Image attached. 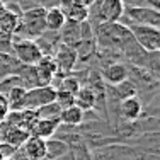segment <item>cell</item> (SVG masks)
I'll return each instance as SVG.
<instances>
[{
    "label": "cell",
    "mask_w": 160,
    "mask_h": 160,
    "mask_svg": "<svg viewBox=\"0 0 160 160\" xmlns=\"http://www.w3.org/2000/svg\"><path fill=\"white\" fill-rule=\"evenodd\" d=\"M123 26H126L129 29L133 39L136 41V44L143 51H147V53L160 51V29L138 26V24H133V22H128V24H123Z\"/></svg>",
    "instance_id": "cell-3"
},
{
    "label": "cell",
    "mask_w": 160,
    "mask_h": 160,
    "mask_svg": "<svg viewBox=\"0 0 160 160\" xmlns=\"http://www.w3.org/2000/svg\"><path fill=\"white\" fill-rule=\"evenodd\" d=\"M124 16L123 0H96L89 5V19L87 21L96 28L99 24H114L119 22Z\"/></svg>",
    "instance_id": "cell-2"
},
{
    "label": "cell",
    "mask_w": 160,
    "mask_h": 160,
    "mask_svg": "<svg viewBox=\"0 0 160 160\" xmlns=\"http://www.w3.org/2000/svg\"><path fill=\"white\" fill-rule=\"evenodd\" d=\"M55 160H73V155L68 152V153H65V155H62V157H58V158H55Z\"/></svg>",
    "instance_id": "cell-33"
},
{
    "label": "cell",
    "mask_w": 160,
    "mask_h": 160,
    "mask_svg": "<svg viewBox=\"0 0 160 160\" xmlns=\"http://www.w3.org/2000/svg\"><path fill=\"white\" fill-rule=\"evenodd\" d=\"M58 121H60V124H65V126H78L83 121V111H80L77 106L62 109Z\"/></svg>",
    "instance_id": "cell-20"
},
{
    "label": "cell",
    "mask_w": 160,
    "mask_h": 160,
    "mask_svg": "<svg viewBox=\"0 0 160 160\" xmlns=\"http://www.w3.org/2000/svg\"><path fill=\"white\" fill-rule=\"evenodd\" d=\"M58 128H60V121L56 119H38L31 128L29 135L41 140H49L58 133Z\"/></svg>",
    "instance_id": "cell-12"
},
{
    "label": "cell",
    "mask_w": 160,
    "mask_h": 160,
    "mask_svg": "<svg viewBox=\"0 0 160 160\" xmlns=\"http://www.w3.org/2000/svg\"><path fill=\"white\" fill-rule=\"evenodd\" d=\"M56 99V89L53 85H46V87H36L32 90H28L26 96V109H36L43 108L46 104H51Z\"/></svg>",
    "instance_id": "cell-6"
},
{
    "label": "cell",
    "mask_w": 160,
    "mask_h": 160,
    "mask_svg": "<svg viewBox=\"0 0 160 160\" xmlns=\"http://www.w3.org/2000/svg\"><path fill=\"white\" fill-rule=\"evenodd\" d=\"M3 160H16V158H3Z\"/></svg>",
    "instance_id": "cell-39"
},
{
    "label": "cell",
    "mask_w": 160,
    "mask_h": 160,
    "mask_svg": "<svg viewBox=\"0 0 160 160\" xmlns=\"http://www.w3.org/2000/svg\"><path fill=\"white\" fill-rule=\"evenodd\" d=\"M3 12H5V5H3V3H0V16H2Z\"/></svg>",
    "instance_id": "cell-37"
},
{
    "label": "cell",
    "mask_w": 160,
    "mask_h": 160,
    "mask_svg": "<svg viewBox=\"0 0 160 160\" xmlns=\"http://www.w3.org/2000/svg\"><path fill=\"white\" fill-rule=\"evenodd\" d=\"M96 39L94 41H80V43L75 46V53H77V58L80 60H87L90 58V56H94V53H96Z\"/></svg>",
    "instance_id": "cell-26"
},
{
    "label": "cell",
    "mask_w": 160,
    "mask_h": 160,
    "mask_svg": "<svg viewBox=\"0 0 160 160\" xmlns=\"http://www.w3.org/2000/svg\"><path fill=\"white\" fill-rule=\"evenodd\" d=\"M12 53H14V58L19 63L28 65V67H34V65L43 58V53L39 51V48H38L34 39L12 41Z\"/></svg>",
    "instance_id": "cell-4"
},
{
    "label": "cell",
    "mask_w": 160,
    "mask_h": 160,
    "mask_svg": "<svg viewBox=\"0 0 160 160\" xmlns=\"http://www.w3.org/2000/svg\"><path fill=\"white\" fill-rule=\"evenodd\" d=\"M41 160H48V158H41Z\"/></svg>",
    "instance_id": "cell-41"
},
{
    "label": "cell",
    "mask_w": 160,
    "mask_h": 160,
    "mask_svg": "<svg viewBox=\"0 0 160 160\" xmlns=\"http://www.w3.org/2000/svg\"><path fill=\"white\" fill-rule=\"evenodd\" d=\"M9 112H10V109H9V102H7V97L0 94V123H3V121L7 119Z\"/></svg>",
    "instance_id": "cell-30"
},
{
    "label": "cell",
    "mask_w": 160,
    "mask_h": 160,
    "mask_svg": "<svg viewBox=\"0 0 160 160\" xmlns=\"http://www.w3.org/2000/svg\"><path fill=\"white\" fill-rule=\"evenodd\" d=\"M0 160H3V158H2V155H0Z\"/></svg>",
    "instance_id": "cell-40"
},
{
    "label": "cell",
    "mask_w": 160,
    "mask_h": 160,
    "mask_svg": "<svg viewBox=\"0 0 160 160\" xmlns=\"http://www.w3.org/2000/svg\"><path fill=\"white\" fill-rule=\"evenodd\" d=\"M14 0H0V3H3V5H9V3H12Z\"/></svg>",
    "instance_id": "cell-36"
},
{
    "label": "cell",
    "mask_w": 160,
    "mask_h": 160,
    "mask_svg": "<svg viewBox=\"0 0 160 160\" xmlns=\"http://www.w3.org/2000/svg\"><path fill=\"white\" fill-rule=\"evenodd\" d=\"M16 75L21 80V87L26 90H32L38 85V75H36V68L34 67H28V65H21L19 70L16 72Z\"/></svg>",
    "instance_id": "cell-18"
},
{
    "label": "cell",
    "mask_w": 160,
    "mask_h": 160,
    "mask_svg": "<svg viewBox=\"0 0 160 160\" xmlns=\"http://www.w3.org/2000/svg\"><path fill=\"white\" fill-rule=\"evenodd\" d=\"M0 143H2V131H0Z\"/></svg>",
    "instance_id": "cell-38"
},
{
    "label": "cell",
    "mask_w": 160,
    "mask_h": 160,
    "mask_svg": "<svg viewBox=\"0 0 160 160\" xmlns=\"http://www.w3.org/2000/svg\"><path fill=\"white\" fill-rule=\"evenodd\" d=\"M0 131H2V142L9 143L10 147L17 148V150L26 143V140L31 136L26 129L10 126V124H7V123H0Z\"/></svg>",
    "instance_id": "cell-10"
},
{
    "label": "cell",
    "mask_w": 160,
    "mask_h": 160,
    "mask_svg": "<svg viewBox=\"0 0 160 160\" xmlns=\"http://www.w3.org/2000/svg\"><path fill=\"white\" fill-rule=\"evenodd\" d=\"M17 26H19V16H16V14L5 10V12L0 16V31L3 34L12 38V34L16 32Z\"/></svg>",
    "instance_id": "cell-23"
},
{
    "label": "cell",
    "mask_w": 160,
    "mask_h": 160,
    "mask_svg": "<svg viewBox=\"0 0 160 160\" xmlns=\"http://www.w3.org/2000/svg\"><path fill=\"white\" fill-rule=\"evenodd\" d=\"M142 111H143V104L138 97H129V99H124V101L119 102V116L123 118L126 123H135L140 116H142Z\"/></svg>",
    "instance_id": "cell-11"
},
{
    "label": "cell",
    "mask_w": 160,
    "mask_h": 160,
    "mask_svg": "<svg viewBox=\"0 0 160 160\" xmlns=\"http://www.w3.org/2000/svg\"><path fill=\"white\" fill-rule=\"evenodd\" d=\"M26 96H28V90L22 89V87L10 89L5 96L10 111H22V109H26Z\"/></svg>",
    "instance_id": "cell-19"
},
{
    "label": "cell",
    "mask_w": 160,
    "mask_h": 160,
    "mask_svg": "<svg viewBox=\"0 0 160 160\" xmlns=\"http://www.w3.org/2000/svg\"><path fill=\"white\" fill-rule=\"evenodd\" d=\"M123 17H128L133 24L160 29V12L155 9H150V7H145V5L124 7V16Z\"/></svg>",
    "instance_id": "cell-5"
},
{
    "label": "cell",
    "mask_w": 160,
    "mask_h": 160,
    "mask_svg": "<svg viewBox=\"0 0 160 160\" xmlns=\"http://www.w3.org/2000/svg\"><path fill=\"white\" fill-rule=\"evenodd\" d=\"M102 77H104V80L109 83V85H118V83L128 80L129 70L124 67L123 63L114 62V63H109L108 67H104V70H102Z\"/></svg>",
    "instance_id": "cell-14"
},
{
    "label": "cell",
    "mask_w": 160,
    "mask_h": 160,
    "mask_svg": "<svg viewBox=\"0 0 160 160\" xmlns=\"http://www.w3.org/2000/svg\"><path fill=\"white\" fill-rule=\"evenodd\" d=\"M19 152L22 153V157H26L28 160H41L44 158V140L36 138V136H29L26 140V143L19 148Z\"/></svg>",
    "instance_id": "cell-13"
},
{
    "label": "cell",
    "mask_w": 160,
    "mask_h": 160,
    "mask_svg": "<svg viewBox=\"0 0 160 160\" xmlns=\"http://www.w3.org/2000/svg\"><path fill=\"white\" fill-rule=\"evenodd\" d=\"M55 102L60 106V109L72 108V106H75V96H72V94H68V92H63V90H56Z\"/></svg>",
    "instance_id": "cell-27"
},
{
    "label": "cell",
    "mask_w": 160,
    "mask_h": 160,
    "mask_svg": "<svg viewBox=\"0 0 160 160\" xmlns=\"http://www.w3.org/2000/svg\"><path fill=\"white\" fill-rule=\"evenodd\" d=\"M60 112H62V109H60V106L56 102H51V104H46L43 108L36 109L38 119H56L58 121Z\"/></svg>",
    "instance_id": "cell-25"
},
{
    "label": "cell",
    "mask_w": 160,
    "mask_h": 160,
    "mask_svg": "<svg viewBox=\"0 0 160 160\" xmlns=\"http://www.w3.org/2000/svg\"><path fill=\"white\" fill-rule=\"evenodd\" d=\"M14 158H16V160H28L26 157H22V153L19 150H17V153H16V157H14Z\"/></svg>",
    "instance_id": "cell-34"
},
{
    "label": "cell",
    "mask_w": 160,
    "mask_h": 160,
    "mask_svg": "<svg viewBox=\"0 0 160 160\" xmlns=\"http://www.w3.org/2000/svg\"><path fill=\"white\" fill-rule=\"evenodd\" d=\"M16 2V5L19 7V10H21V14L24 12H29V10L32 9H38V0H14Z\"/></svg>",
    "instance_id": "cell-28"
},
{
    "label": "cell",
    "mask_w": 160,
    "mask_h": 160,
    "mask_svg": "<svg viewBox=\"0 0 160 160\" xmlns=\"http://www.w3.org/2000/svg\"><path fill=\"white\" fill-rule=\"evenodd\" d=\"M60 41L65 46H70L75 49V46L80 43V22L67 19L63 28L60 29Z\"/></svg>",
    "instance_id": "cell-15"
},
{
    "label": "cell",
    "mask_w": 160,
    "mask_h": 160,
    "mask_svg": "<svg viewBox=\"0 0 160 160\" xmlns=\"http://www.w3.org/2000/svg\"><path fill=\"white\" fill-rule=\"evenodd\" d=\"M65 21H67V17H65V14L62 12L60 7L46 10V31L60 32V29L63 28Z\"/></svg>",
    "instance_id": "cell-21"
},
{
    "label": "cell",
    "mask_w": 160,
    "mask_h": 160,
    "mask_svg": "<svg viewBox=\"0 0 160 160\" xmlns=\"http://www.w3.org/2000/svg\"><path fill=\"white\" fill-rule=\"evenodd\" d=\"M60 9L68 21L83 22L89 19V7L80 0H60Z\"/></svg>",
    "instance_id": "cell-9"
},
{
    "label": "cell",
    "mask_w": 160,
    "mask_h": 160,
    "mask_svg": "<svg viewBox=\"0 0 160 160\" xmlns=\"http://www.w3.org/2000/svg\"><path fill=\"white\" fill-rule=\"evenodd\" d=\"M80 87H82V83L78 82L77 77H72V75L63 77V75H60V85L56 87V90H63V92H68L72 96H75Z\"/></svg>",
    "instance_id": "cell-24"
},
{
    "label": "cell",
    "mask_w": 160,
    "mask_h": 160,
    "mask_svg": "<svg viewBox=\"0 0 160 160\" xmlns=\"http://www.w3.org/2000/svg\"><path fill=\"white\" fill-rule=\"evenodd\" d=\"M97 104V96L90 87H80L78 92L75 94V106L80 111H90L94 109V106Z\"/></svg>",
    "instance_id": "cell-16"
},
{
    "label": "cell",
    "mask_w": 160,
    "mask_h": 160,
    "mask_svg": "<svg viewBox=\"0 0 160 160\" xmlns=\"http://www.w3.org/2000/svg\"><path fill=\"white\" fill-rule=\"evenodd\" d=\"M94 38H96V44H99L101 48H106L108 51H116V53H123L135 41L129 29L121 22L96 26L94 28Z\"/></svg>",
    "instance_id": "cell-1"
},
{
    "label": "cell",
    "mask_w": 160,
    "mask_h": 160,
    "mask_svg": "<svg viewBox=\"0 0 160 160\" xmlns=\"http://www.w3.org/2000/svg\"><path fill=\"white\" fill-rule=\"evenodd\" d=\"M17 153V148L10 147L9 143H0V155H2V158H14Z\"/></svg>",
    "instance_id": "cell-29"
},
{
    "label": "cell",
    "mask_w": 160,
    "mask_h": 160,
    "mask_svg": "<svg viewBox=\"0 0 160 160\" xmlns=\"http://www.w3.org/2000/svg\"><path fill=\"white\" fill-rule=\"evenodd\" d=\"M53 60H55V63H56L58 75H65V73H72V72H73L78 58H77V53H75L73 48L60 44V48L56 49Z\"/></svg>",
    "instance_id": "cell-7"
},
{
    "label": "cell",
    "mask_w": 160,
    "mask_h": 160,
    "mask_svg": "<svg viewBox=\"0 0 160 160\" xmlns=\"http://www.w3.org/2000/svg\"><path fill=\"white\" fill-rule=\"evenodd\" d=\"M109 90L114 92L118 96L119 101H124V99H129V97H136V87L131 80H124V82L118 83V85H109Z\"/></svg>",
    "instance_id": "cell-22"
},
{
    "label": "cell",
    "mask_w": 160,
    "mask_h": 160,
    "mask_svg": "<svg viewBox=\"0 0 160 160\" xmlns=\"http://www.w3.org/2000/svg\"><path fill=\"white\" fill-rule=\"evenodd\" d=\"M143 2H147L145 7H150V9H155V10H158L160 7V0H143Z\"/></svg>",
    "instance_id": "cell-32"
},
{
    "label": "cell",
    "mask_w": 160,
    "mask_h": 160,
    "mask_svg": "<svg viewBox=\"0 0 160 160\" xmlns=\"http://www.w3.org/2000/svg\"><path fill=\"white\" fill-rule=\"evenodd\" d=\"M38 5L44 10L56 9V7H60V0H38Z\"/></svg>",
    "instance_id": "cell-31"
},
{
    "label": "cell",
    "mask_w": 160,
    "mask_h": 160,
    "mask_svg": "<svg viewBox=\"0 0 160 160\" xmlns=\"http://www.w3.org/2000/svg\"><path fill=\"white\" fill-rule=\"evenodd\" d=\"M34 68H36V75H38V85L39 87L53 85V80H55L56 73H58L53 56H43L34 65Z\"/></svg>",
    "instance_id": "cell-8"
},
{
    "label": "cell",
    "mask_w": 160,
    "mask_h": 160,
    "mask_svg": "<svg viewBox=\"0 0 160 160\" xmlns=\"http://www.w3.org/2000/svg\"><path fill=\"white\" fill-rule=\"evenodd\" d=\"M80 2H82L83 5H87V7H89V5H92V3L96 2V0H80Z\"/></svg>",
    "instance_id": "cell-35"
},
{
    "label": "cell",
    "mask_w": 160,
    "mask_h": 160,
    "mask_svg": "<svg viewBox=\"0 0 160 160\" xmlns=\"http://www.w3.org/2000/svg\"><path fill=\"white\" fill-rule=\"evenodd\" d=\"M44 150H46L44 158L55 160V158L62 157V155H65V153H68L70 148H68V145L65 142L58 140L56 136H53V138H49V140H44Z\"/></svg>",
    "instance_id": "cell-17"
}]
</instances>
